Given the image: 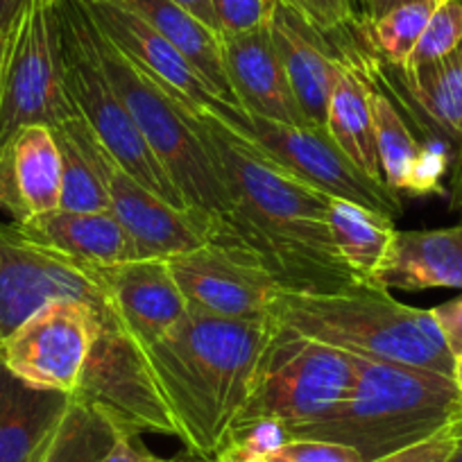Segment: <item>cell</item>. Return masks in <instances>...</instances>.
Wrapping results in <instances>:
<instances>
[{
    "label": "cell",
    "mask_w": 462,
    "mask_h": 462,
    "mask_svg": "<svg viewBox=\"0 0 462 462\" xmlns=\"http://www.w3.org/2000/svg\"><path fill=\"white\" fill-rule=\"evenodd\" d=\"M252 143L286 168L295 177L304 180L313 189L328 198L361 204L381 216L397 220L402 216L399 195L385 181L367 177L358 166L349 162L327 130L309 125H282V123L250 118Z\"/></svg>",
    "instance_id": "7c38bea8"
},
{
    "label": "cell",
    "mask_w": 462,
    "mask_h": 462,
    "mask_svg": "<svg viewBox=\"0 0 462 462\" xmlns=\"http://www.w3.org/2000/svg\"><path fill=\"white\" fill-rule=\"evenodd\" d=\"M345 60L340 78L333 87L327 114V134L336 141L337 148L349 157L354 166L361 168L367 177L383 181L379 150H376L374 118L370 105V84L363 79L358 66Z\"/></svg>",
    "instance_id": "d4e9b609"
},
{
    "label": "cell",
    "mask_w": 462,
    "mask_h": 462,
    "mask_svg": "<svg viewBox=\"0 0 462 462\" xmlns=\"http://www.w3.org/2000/svg\"><path fill=\"white\" fill-rule=\"evenodd\" d=\"M408 3H417V0H370V3L365 5V10L361 12L363 23H372V21H376L379 16L393 12L394 7L408 5Z\"/></svg>",
    "instance_id": "ab89813d"
},
{
    "label": "cell",
    "mask_w": 462,
    "mask_h": 462,
    "mask_svg": "<svg viewBox=\"0 0 462 462\" xmlns=\"http://www.w3.org/2000/svg\"><path fill=\"white\" fill-rule=\"evenodd\" d=\"M270 34L306 121L310 127L327 130L328 102L345 60L327 42V34L279 0L270 19Z\"/></svg>",
    "instance_id": "e0dca14e"
},
{
    "label": "cell",
    "mask_w": 462,
    "mask_h": 462,
    "mask_svg": "<svg viewBox=\"0 0 462 462\" xmlns=\"http://www.w3.org/2000/svg\"><path fill=\"white\" fill-rule=\"evenodd\" d=\"M457 383L420 367L356 358L352 390L322 421L301 426L288 439H328L356 448L365 462L433 438L457 417Z\"/></svg>",
    "instance_id": "277c9868"
},
{
    "label": "cell",
    "mask_w": 462,
    "mask_h": 462,
    "mask_svg": "<svg viewBox=\"0 0 462 462\" xmlns=\"http://www.w3.org/2000/svg\"><path fill=\"white\" fill-rule=\"evenodd\" d=\"M397 70L417 109L457 145L462 139V43L442 60Z\"/></svg>",
    "instance_id": "4316f807"
},
{
    "label": "cell",
    "mask_w": 462,
    "mask_h": 462,
    "mask_svg": "<svg viewBox=\"0 0 462 462\" xmlns=\"http://www.w3.org/2000/svg\"><path fill=\"white\" fill-rule=\"evenodd\" d=\"M61 159V204L64 211H109L106 152L82 116L52 127Z\"/></svg>",
    "instance_id": "cb8c5ba5"
},
{
    "label": "cell",
    "mask_w": 462,
    "mask_h": 462,
    "mask_svg": "<svg viewBox=\"0 0 462 462\" xmlns=\"http://www.w3.org/2000/svg\"><path fill=\"white\" fill-rule=\"evenodd\" d=\"M121 3L139 14L145 23L152 25L159 34H163L177 51L184 52L220 100L241 109L226 78L220 34L177 5L175 0H121Z\"/></svg>",
    "instance_id": "603a6c76"
},
{
    "label": "cell",
    "mask_w": 462,
    "mask_h": 462,
    "mask_svg": "<svg viewBox=\"0 0 462 462\" xmlns=\"http://www.w3.org/2000/svg\"><path fill=\"white\" fill-rule=\"evenodd\" d=\"M270 318L349 356L420 367L456 379L457 358L433 310L402 304L383 286L345 292L283 291Z\"/></svg>",
    "instance_id": "3957f363"
},
{
    "label": "cell",
    "mask_w": 462,
    "mask_h": 462,
    "mask_svg": "<svg viewBox=\"0 0 462 462\" xmlns=\"http://www.w3.org/2000/svg\"><path fill=\"white\" fill-rule=\"evenodd\" d=\"M435 5H438V0H417V3L394 7L388 14L365 23L370 28L372 42L390 66H397V69L406 66Z\"/></svg>",
    "instance_id": "f1b7e54d"
},
{
    "label": "cell",
    "mask_w": 462,
    "mask_h": 462,
    "mask_svg": "<svg viewBox=\"0 0 462 462\" xmlns=\"http://www.w3.org/2000/svg\"><path fill=\"white\" fill-rule=\"evenodd\" d=\"M376 283L406 292L462 291V222L447 229L397 231Z\"/></svg>",
    "instance_id": "7402d4cb"
},
{
    "label": "cell",
    "mask_w": 462,
    "mask_h": 462,
    "mask_svg": "<svg viewBox=\"0 0 462 462\" xmlns=\"http://www.w3.org/2000/svg\"><path fill=\"white\" fill-rule=\"evenodd\" d=\"M102 324L123 322L116 313H100L82 301H51L0 342V358L25 383L73 397Z\"/></svg>",
    "instance_id": "9c48e42d"
},
{
    "label": "cell",
    "mask_w": 462,
    "mask_h": 462,
    "mask_svg": "<svg viewBox=\"0 0 462 462\" xmlns=\"http://www.w3.org/2000/svg\"><path fill=\"white\" fill-rule=\"evenodd\" d=\"M73 397L12 374L0 358V462H39Z\"/></svg>",
    "instance_id": "44dd1931"
},
{
    "label": "cell",
    "mask_w": 462,
    "mask_h": 462,
    "mask_svg": "<svg viewBox=\"0 0 462 462\" xmlns=\"http://www.w3.org/2000/svg\"><path fill=\"white\" fill-rule=\"evenodd\" d=\"M220 42L231 91L250 118L309 125L273 43L270 23L252 32L220 37Z\"/></svg>",
    "instance_id": "2e32d148"
},
{
    "label": "cell",
    "mask_w": 462,
    "mask_h": 462,
    "mask_svg": "<svg viewBox=\"0 0 462 462\" xmlns=\"http://www.w3.org/2000/svg\"><path fill=\"white\" fill-rule=\"evenodd\" d=\"M462 43V0L438 3L403 70L442 60Z\"/></svg>",
    "instance_id": "f546056e"
},
{
    "label": "cell",
    "mask_w": 462,
    "mask_h": 462,
    "mask_svg": "<svg viewBox=\"0 0 462 462\" xmlns=\"http://www.w3.org/2000/svg\"><path fill=\"white\" fill-rule=\"evenodd\" d=\"M82 268L109 295L125 331L143 352L189 309L168 268V261L134 259L125 263Z\"/></svg>",
    "instance_id": "9a60e30c"
},
{
    "label": "cell",
    "mask_w": 462,
    "mask_h": 462,
    "mask_svg": "<svg viewBox=\"0 0 462 462\" xmlns=\"http://www.w3.org/2000/svg\"><path fill=\"white\" fill-rule=\"evenodd\" d=\"M61 204V159L51 127H23L0 150V208L14 222L57 211Z\"/></svg>",
    "instance_id": "ac0fdd59"
},
{
    "label": "cell",
    "mask_w": 462,
    "mask_h": 462,
    "mask_svg": "<svg viewBox=\"0 0 462 462\" xmlns=\"http://www.w3.org/2000/svg\"><path fill=\"white\" fill-rule=\"evenodd\" d=\"M121 438L100 408L73 399L39 462H102Z\"/></svg>",
    "instance_id": "83f0119b"
},
{
    "label": "cell",
    "mask_w": 462,
    "mask_h": 462,
    "mask_svg": "<svg viewBox=\"0 0 462 462\" xmlns=\"http://www.w3.org/2000/svg\"><path fill=\"white\" fill-rule=\"evenodd\" d=\"M435 318H438L439 328H442L444 337L448 342V349L453 356H462V295L456 300L447 301V304L433 309Z\"/></svg>",
    "instance_id": "e575fe53"
},
{
    "label": "cell",
    "mask_w": 462,
    "mask_h": 462,
    "mask_svg": "<svg viewBox=\"0 0 462 462\" xmlns=\"http://www.w3.org/2000/svg\"><path fill=\"white\" fill-rule=\"evenodd\" d=\"M277 0H211L220 37L243 34L270 23Z\"/></svg>",
    "instance_id": "4dcf8cb0"
},
{
    "label": "cell",
    "mask_w": 462,
    "mask_h": 462,
    "mask_svg": "<svg viewBox=\"0 0 462 462\" xmlns=\"http://www.w3.org/2000/svg\"><path fill=\"white\" fill-rule=\"evenodd\" d=\"M60 0H37L7 32L0 69V150L23 127H57L79 116L64 84Z\"/></svg>",
    "instance_id": "ba28073f"
},
{
    "label": "cell",
    "mask_w": 462,
    "mask_h": 462,
    "mask_svg": "<svg viewBox=\"0 0 462 462\" xmlns=\"http://www.w3.org/2000/svg\"><path fill=\"white\" fill-rule=\"evenodd\" d=\"M376 150L383 181L399 193L444 195L442 177L448 168L447 143H421L408 127L402 111L379 88L370 87Z\"/></svg>",
    "instance_id": "d6986e66"
},
{
    "label": "cell",
    "mask_w": 462,
    "mask_h": 462,
    "mask_svg": "<svg viewBox=\"0 0 462 462\" xmlns=\"http://www.w3.org/2000/svg\"><path fill=\"white\" fill-rule=\"evenodd\" d=\"M370 3V0H352V5H354V14H356V7H361V12L365 10V5Z\"/></svg>",
    "instance_id": "f6af8a7d"
},
{
    "label": "cell",
    "mask_w": 462,
    "mask_h": 462,
    "mask_svg": "<svg viewBox=\"0 0 462 462\" xmlns=\"http://www.w3.org/2000/svg\"><path fill=\"white\" fill-rule=\"evenodd\" d=\"M438 3H442V0H438Z\"/></svg>",
    "instance_id": "bcb514c9"
},
{
    "label": "cell",
    "mask_w": 462,
    "mask_h": 462,
    "mask_svg": "<svg viewBox=\"0 0 462 462\" xmlns=\"http://www.w3.org/2000/svg\"><path fill=\"white\" fill-rule=\"evenodd\" d=\"M451 430H453V448L444 462H462V420L453 421Z\"/></svg>",
    "instance_id": "60d3db41"
},
{
    "label": "cell",
    "mask_w": 462,
    "mask_h": 462,
    "mask_svg": "<svg viewBox=\"0 0 462 462\" xmlns=\"http://www.w3.org/2000/svg\"><path fill=\"white\" fill-rule=\"evenodd\" d=\"M37 0H0V32H10L21 14Z\"/></svg>",
    "instance_id": "74e56055"
},
{
    "label": "cell",
    "mask_w": 462,
    "mask_h": 462,
    "mask_svg": "<svg viewBox=\"0 0 462 462\" xmlns=\"http://www.w3.org/2000/svg\"><path fill=\"white\" fill-rule=\"evenodd\" d=\"M172 277L190 309L226 319L270 318L283 288L252 254L207 243L168 259Z\"/></svg>",
    "instance_id": "4fadbf2b"
},
{
    "label": "cell",
    "mask_w": 462,
    "mask_h": 462,
    "mask_svg": "<svg viewBox=\"0 0 462 462\" xmlns=\"http://www.w3.org/2000/svg\"><path fill=\"white\" fill-rule=\"evenodd\" d=\"M7 51V32H0V69H3V60H5Z\"/></svg>",
    "instance_id": "7bdbcfd3"
},
{
    "label": "cell",
    "mask_w": 462,
    "mask_h": 462,
    "mask_svg": "<svg viewBox=\"0 0 462 462\" xmlns=\"http://www.w3.org/2000/svg\"><path fill=\"white\" fill-rule=\"evenodd\" d=\"M448 208L462 216V139L457 141L456 157L451 166V186H448Z\"/></svg>",
    "instance_id": "8d00e7d4"
},
{
    "label": "cell",
    "mask_w": 462,
    "mask_h": 462,
    "mask_svg": "<svg viewBox=\"0 0 462 462\" xmlns=\"http://www.w3.org/2000/svg\"><path fill=\"white\" fill-rule=\"evenodd\" d=\"M217 462H263V460H247V457H236V456H220Z\"/></svg>",
    "instance_id": "ee69618b"
},
{
    "label": "cell",
    "mask_w": 462,
    "mask_h": 462,
    "mask_svg": "<svg viewBox=\"0 0 462 462\" xmlns=\"http://www.w3.org/2000/svg\"><path fill=\"white\" fill-rule=\"evenodd\" d=\"M102 462H184V460L157 456V453L150 451L143 442H139V438H127V435H123V438L116 442V447L109 451V456H106Z\"/></svg>",
    "instance_id": "d590c367"
},
{
    "label": "cell",
    "mask_w": 462,
    "mask_h": 462,
    "mask_svg": "<svg viewBox=\"0 0 462 462\" xmlns=\"http://www.w3.org/2000/svg\"><path fill=\"white\" fill-rule=\"evenodd\" d=\"M93 43L102 69L130 109L157 162L162 163L186 204L216 222V243H225L231 217L229 198L213 171L207 148L198 139L193 127L186 123L177 100L168 96L139 66L132 64L97 30L96 23H93Z\"/></svg>",
    "instance_id": "5b68a950"
},
{
    "label": "cell",
    "mask_w": 462,
    "mask_h": 462,
    "mask_svg": "<svg viewBox=\"0 0 462 462\" xmlns=\"http://www.w3.org/2000/svg\"><path fill=\"white\" fill-rule=\"evenodd\" d=\"M177 105L207 148L229 198L231 217L222 245L254 256L288 292H345L367 286L333 245L328 195L265 157L216 116L180 100Z\"/></svg>",
    "instance_id": "6da1fadb"
},
{
    "label": "cell",
    "mask_w": 462,
    "mask_h": 462,
    "mask_svg": "<svg viewBox=\"0 0 462 462\" xmlns=\"http://www.w3.org/2000/svg\"><path fill=\"white\" fill-rule=\"evenodd\" d=\"M453 448V430L451 426H447L444 430H439L433 438L424 439V442L415 444V447H408L403 451L393 453L388 457H381L376 462H444L448 457Z\"/></svg>",
    "instance_id": "836d02e7"
},
{
    "label": "cell",
    "mask_w": 462,
    "mask_h": 462,
    "mask_svg": "<svg viewBox=\"0 0 462 462\" xmlns=\"http://www.w3.org/2000/svg\"><path fill=\"white\" fill-rule=\"evenodd\" d=\"M322 34H336L356 21L352 0H279Z\"/></svg>",
    "instance_id": "d6a6232c"
},
{
    "label": "cell",
    "mask_w": 462,
    "mask_h": 462,
    "mask_svg": "<svg viewBox=\"0 0 462 462\" xmlns=\"http://www.w3.org/2000/svg\"><path fill=\"white\" fill-rule=\"evenodd\" d=\"M328 231L345 265L367 286H379L376 273L397 234L394 222L372 208L328 198Z\"/></svg>",
    "instance_id": "484cf974"
},
{
    "label": "cell",
    "mask_w": 462,
    "mask_h": 462,
    "mask_svg": "<svg viewBox=\"0 0 462 462\" xmlns=\"http://www.w3.org/2000/svg\"><path fill=\"white\" fill-rule=\"evenodd\" d=\"M354 365L356 356L277 322L261 356L250 399L231 430L273 421L288 435L327 420L352 390Z\"/></svg>",
    "instance_id": "8992f818"
},
{
    "label": "cell",
    "mask_w": 462,
    "mask_h": 462,
    "mask_svg": "<svg viewBox=\"0 0 462 462\" xmlns=\"http://www.w3.org/2000/svg\"><path fill=\"white\" fill-rule=\"evenodd\" d=\"M109 211L130 236L136 259L168 261L217 241V226L195 208H180L136 181L109 154Z\"/></svg>",
    "instance_id": "5bb4252c"
},
{
    "label": "cell",
    "mask_w": 462,
    "mask_h": 462,
    "mask_svg": "<svg viewBox=\"0 0 462 462\" xmlns=\"http://www.w3.org/2000/svg\"><path fill=\"white\" fill-rule=\"evenodd\" d=\"M57 300L116 313L109 295L82 265L28 241L14 222L0 225V342Z\"/></svg>",
    "instance_id": "30bf717a"
},
{
    "label": "cell",
    "mask_w": 462,
    "mask_h": 462,
    "mask_svg": "<svg viewBox=\"0 0 462 462\" xmlns=\"http://www.w3.org/2000/svg\"><path fill=\"white\" fill-rule=\"evenodd\" d=\"M28 241L82 265H114L134 261L130 236L111 211H57L14 222Z\"/></svg>",
    "instance_id": "ffe728a7"
},
{
    "label": "cell",
    "mask_w": 462,
    "mask_h": 462,
    "mask_svg": "<svg viewBox=\"0 0 462 462\" xmlns=\"http://www.w3.org/2000/svg\"><path fill=\"white\" fill-rule=\"evenodd\" d=\"M60 42L64 84L70 102L106 152L136 181L180 208H190L145 143L130 109L97 60L93 21L79 0H60Z\"/></svg>",
    "instance_id": "52a82bcc"
},
{
    "label": "cell",
    "mask_w": 462,
    "mask_h": 462,
    "mask_svg": "<svg viewBox=\"0 0 462 462\" xmlns=\"http://www.w3.org/2000/svg\"><path fill=\"white\" fill-rule=\"evenodd\" d=\"M177 5L184 7L186 12H190V14L195 16V19L202 21L207 28H211L213 32H217V21H216V14H213V7H211V0H175Z\"/></svg>",
    "instance_id": "f35d334b"
},
{
    "label": "cell",
    "mask_w": 462,
    "mask_h": 462,
    "mask_svg": "<svg viewBox=\"0 0 462 462\" xmlns=\"http://www.w3.org/2000/svg\"><path fill=\"white\" fill-rule=\"evenodd\" d=\"M274 319L186 313L143 352L177 439L199 460L217 462L245 408Z\"/></svg>",
    "instance_id": "7a4b0ae2"
},
{
    "label": "cell",
    "mask_w": 462,
    "mask_h": 462,
    "mask_svg": "<svg viewBox=\"0 0 462 462\" xmlns=\"http://www.w3.org/2000/svg\"><path fill=\"white\" fill-rule=\"evenodd\" d=\"M102 34L114 43L132 64L139 66L168 96L184 102L190 109L207 111L225 125L252 141V121L245 111L226 105L213 93L207 79L177 51L163 34L145 23L121 0H79Z\"/></svg>",
    "instance_id": "8fae6325"
},
{
    "label": "cell",
    "mask_w": 462,
    "mask_h": 462,
    "mask_svg": "<svg viewBox=\"0 0 462 462\" xmlns=\"http://www.w3.org/2000/svg\"><path fill=\"white\" fill-rule=\"evenodd\" d=\"M263 462H365L356 448L328 439H288L261 457Z\"/></svg>",
    "instance_id": "1f68e13d"
},
{
    "label": "cell",
    "mask_w": 462,
    "mask_h": 462,
    "mask_svg": "<svg viewBox=\"0 0 462 462\" xmlns=\"http://www.w3.org/2000/svg\"><path fill=\"white\" fill-rule=\"evenodd\" d=\"M456 383H457V393H460V399H457V417H456V420H462V356L456 361Z\"/></svg>",
    "instance_id": "b9f144b4"
}]
</instances>
